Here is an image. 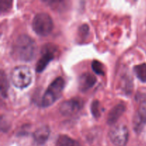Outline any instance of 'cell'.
Wrapping results in <instances>:
<instances>
[{
	"label": "cell",
	"mask_w": 146,
	"mask_h": 146,
	"mask_svg": "<svg viewBox=\"0 0 146 146\" xmlns=\"http://www.w3.org/2000/svg\"><path fill=\"white\" fill-rule=\"evenodd\" d=\"M53 27L54 24H53L52 19L47 13H38L33 19V29L38 35H48L52 31Z\"/></svg>",
	"instance_id": "obj_4"
},
{
	"label": "cell",
	"mask_w": 146,
	"mask_h": 146,
	"mask_svg": "<svg viewBox=\"0 0 146 146\" xmlns=\"http://www.w3.org/2000/svg\"><path fill=\"white\" fill-rule=\"evenodd\" d=\"M65 86V81L62 77L56 78L47 88L41 100L43 107H48L52 105L61 96Z\"/></svg>",
	"instance_id": "obj_2"
},
{
	"label": "cell",
	"mask_w": 146,
	"mask_h": 146,
	"mask_svg": "<svg viewBox=\"0 0 146 146\" xmlns=\"http://www.w3.org/2000/svg\"><path fill=\"white\" fill-rule=\"evenodd\" d=\"M50 134V130L48 126L44 125L36 130L34 133V139L38 144H44L48 139Z\"/></svg>",
	"instance_id": "obj_11"
},
{
	"label": "cell",
	"mask_w": 146,
	"mask_h": 146,
	"mask_svg": "<svg viewBox=\"0 0 146 146\" xmlns=\"http://www.w3.org/2000/svg\"><path fill=\"white\" fill-rule=\"evenodd\" d=\"M108 136L115 146H125L128 140V130L124 125H116L111 128Z\"/></svg>",
	"instance_id": "obj_5"
},
{
	"label": "cell",
	"mask_w": 146,
	"mask_h": 146,
	"mask_svg": "<svg viewBox=\"0 0 146 146\" xmlns=\"http://www.w3.org/2000/svg\"><path fill=\"white\" fill-rule=\"evenodd\" d=\"M37 46L33 38L26 34L19 36L13 46L14 55L21 61H31L36 54Z\"/></svg>",
	"instance_id": "obj_1"
},
{
	"label": "cell",
	"mask_w": 146,
	"mask_h": 146,
	"mask_svg": "<svg viewBox=\"0 0 146 146\" xmlns=\"http://www.w3.org/2000/svg\"><path fill=\"white\" fill-rule=\"evenodd\" d=\"M0 86H1V95L4 98L7 97V92L9 88V83L7 80V76L5 75L3 71H1V76H0Z\"/></svg>",
	"instance_id": "obj_14"
},
{
	"label": "cell",
	"mask_w": 146,
	"mask_h": 146,
	"mask_svg": "<svg viewBox=\"0 0 146 146\" xmlns=\"http://www.w3.org/2000/svg\"><path fill=\"white\" fill-rule=\"evenodd\" d=\"M96 82L95 76L90 73L83 74L78 79V87L81 91H86L91 88Z\"/></svg>",
	"instance_id": "obj_9"
},
{
	"label": "cell",
	"mask_w": 146,
	"mask_h": 146,
	"mask_svg": "<svg viewBox=\"0 0 146 146\" xmlns=\"http://www.w3.org/2000/svg\"><path fill=\"white\" fill-rule=\"evenodd\" d=\"M11 82L14 86L24 88L28 86L32 80L31 71L27 66H19L12 70L11 74Z\"/></svg>",
	"instance_id": "obj_3"
},
{
	"label": "cell",
	"mask_w": 146,
	"mask_h": 146,
	"mask_svg": "<svg viewBox=\"0 0 146 146\" xmlns=\"http://www.w3.org/2000/svg\"><path fill=\"white\" fill-rule=\"evenodd\" d=\"M58 146H81L79 143L67 135H60L57 141Z\"/></svg>",
	"instance_id": "obj_12"
},
{
	"label": "cell",
	"mask_w": 146,
	"mask_h": 146,
	"mask_svg": "<svg viewBox=\"0 0 146 146\" xmlns=\"http://www.w3.org/2000/svg\"><path fill=\"white\" fill-rule=\"evenodd\" d=\"M49 47L48 46H46L45 45V46L43 48L42 56L37 61V64L36 65V71L37 72H41L44 71L48 63L54 58V51L52 49L53 47L51 48H49Z\"/></svg>",
	"instance_id": "obj_7"
},
{
	"label": "cell",
	"mask_w": 146,
	"mask_h": 146,
	"mask_svg": "<svg viewBox=\"0 0 146 146\" xmlns=\"http://www.w3.org/2000/svg\"><path fill=\"white\" fill-rule=\"evenodd\" d=\"M134 72L137 78L142 82H146V64H141L134 66Z\"/></svg>",
	"instance_id": "obj_13"
},
{
	"label": "cell",
	"mask_w": 146,
	"mask_h": 146,
	"mask_svg": "<svg viewBox=\"0 0 146 146\" xmlns=\"http://www.w3.org/2000/svg\"><path fill=\"white\" fill-rule=\"evenodd\" d=\"M12 1L10 0H0V11L4 12L9 9L11 7Z\"/></svg>",
	"instance_id": "obj_17"
},
{
	"label": "cell",
	"mask_w": 146,
	"mask_h": 146,
	"mask_svg": "<svg viewBox=\"0 0 146 146\" xmlns=\"http://www.w3.org/2000/svg\"><path fill=\"white\" fill-rule=\"evenodd\" d=\"M91 113L95 118H98L101 115L100 112V104L98 101H94L91 105Z\"/></svg>",
	"instance_id": "obj_16"
},
{
	"label": "cell",
	"mask_w": 146,
	"mask_h": 146,
	"mask_svg": "<svg viewBox=\"0 0 146 146\" xmlns=\"http://www.w3.org/2000/svg\"><path fill=\"white\" fill-rule=\"evenodd\" d=\"M146 123V102L140 105L133 118V127L136 132H140Z\"/></svg>",
	"instance_id": "obj_8"
},
{
	"label": "cell",
	"mask_w": 146,
	"mask_h": 146,
	"mask_svg": "<svg viewBox=\"0 0 146 146\" xmlns=\"http://www.w3.org/2000/svg\"><path fill=\"white\" fill-rule=\"evenodd\" d=\"M88 31H89V28H88V25L84 24L79 28V36L81 37H86L88 35Z\"/></svg>",
	"instance_id": "obj_18"
},
{
	"label": "cell",
	"mask_w": 146,
	"mask_h": 146,
	"mask_svg": "<svg viewBox=\"0 0 146 146\" xmlns=\"http://www.w3.org/2000/svg\"><path fill=\"white\" fill-rule=\"evenodd\" d=\"M92 68L94 72L98 75H104V74H105L103 64L100 61H96V60L93 61Z\"/></svg>",
	"instance_id": "obj_15"
},
{
	"label": "cell",
	"mask_w": 146,
	"mask_h": 146,
	"mask_svg": "<svg viewBox=\"0 0 146 146\" xmlns=\"http://www.w3.org/2000/svg\"><path fill=\"white\" fill-rule=\"evenodd\" d=\"M125 108L123 104H118L112 108L107 118V123L109 125L115 123L125 111Z\"/></svg>",
	"instance_id": "obj_10"
},
{
	"label": "cell",
	"mask_w": 146,
	"mask_h": 146,
	"mask_svg": "<svg viewBox=\"0 0 146 146\" xmlns=\"http://www.w3.org/2000/svg\"><path fill=\"white\" fill-rule=\"evenodd\" d=\"M83 106V101L79 98H71L64 101L60 106V112L64 115H71L78 112Z\"/></svg>",
	"instance_id": "obj_6"
}]
</instances>
